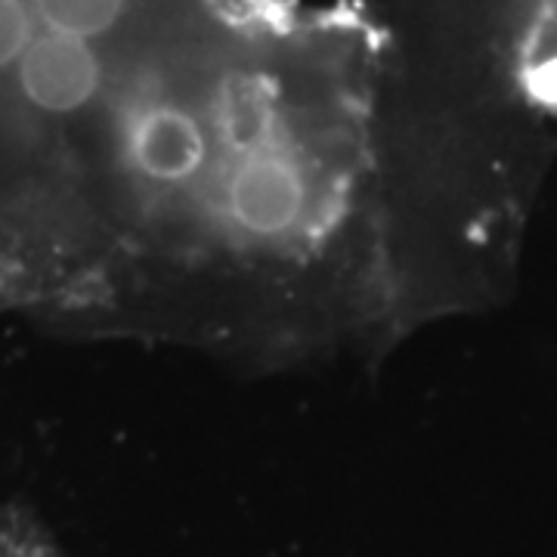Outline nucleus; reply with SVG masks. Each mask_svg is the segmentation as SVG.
I'll use <instances>...</instances> for the list:
<instances>
[{
	"mask_svg": "<svg viewBox=\"0 0 557 557\" xmlns=\"http://www.w3.org/2000/svg\"><path fill=\"white\" fill-rule=\"evenodd\" d=\"M548 10H552V16L557 20V0H548Z\"/></svg>",
	"mask_w": 557,
	"mask_h": 557,
	"instance_id": "obj_2",
	"label": "nucleus"
},
{
	"mask_svg": "<svg viewBox=\"0 0 557 557\" xmlns=\"http://www.w3.org/2000/svg\"><path fill=\"white\" fill-rule=\"evenodd\" d=\"M32 35L35 16L28 0H0V78L13 72Z\"/></svg>",
	"mask_w": 557,
	"mask_h": 557,
	"instance_id": "obj_1",
	"label": "nucleus"
}]
</instances>
